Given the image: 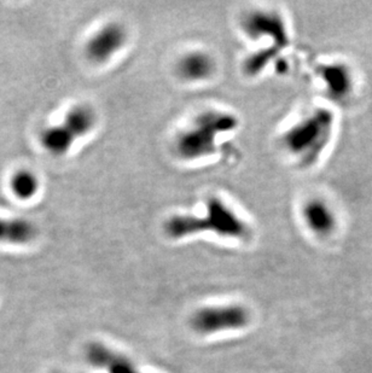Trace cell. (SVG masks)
Returning <instances> with one entry per match:
<instances>
[{"label": "cell", "instance_id": "6da1fadb", "mask_svg": "<svg viewBox=\"0 0 372 373\" xmlns=\"http://www.w3.org/2000/svg\"><path fill=\"white\" fill-rule=\"evenodd\" d=\"M165 231L172 239L185 238L204 232H212L226 238L242 239L249 233L242 217L218 197H211L207 201L204 215L177 214L169 217Z\"/></svg>", "mask_w": 372, "mask_h": 373}, {"label": "cell", "instance_id": "7a4b0ae2", "mask_svg": "<svg viewBox=\"0 0 372 373\" xmlns=\"http://www.w3.org/2000/svg\"><path fill=\"white\" fill-rule=\"evenodd\" d=\"M237 127V118L232 114L207 110L177 135L174 151L180 160L189 162L212 156L217 151L218 137L231 133Z\"/></svg>", "mask_w": 372, "mask_h": 373}, {"label": "cell", "instance_id": "3957f363", "mask_svg": "<svg viewBox=\"0 0 372 373\" xmlns=\"http://www.w3.org/2000/svg\"><path fill=\"white\" fill-rule=\"evenodd\" d=\"M333 115L326 109L313 110L286 130L281 143L286 151L303 165L319 160L333 135Z\"/></svg>", "mask_w": 372, "mask_h": 373}, {"label": "cell", "instance_id": "277c9868", "mask_svg": "<svg viewBox=\"0 0 372 373\" xmlns=\"http://www.w3.org/2000/svg\"><path fill=\"white\" fill-rule=\"evenodd\" d=\"M243 33L251 40L269 39L273 46L283 50L289 43L286 22L271 10H251L241 20Z\"/></svg>", "mask_w": 372, "mask_h": 373}, {"label": "cell", "instance_id": "5b68a950", "mask_svg": "<svg viewBox=\"0 0 372 373\" xmlns=\"http://www.w3.org/2000/svg\"><path fill=\"white\" fill-rule=\"evenodd\" d=\"M249 313L241 306L208 307L196 313L191 325L199 334H214L219 331L234 330L246 326Z\"/></svg>", "mask_w": 372, "mask_h": 373}, {"label": "cell", "instance_id": "8992f818", "mask_svg": "<svg viewBox=\"0 0 372 373\" xmlns=\"http://www.w3.org/2000/svg\"><path fill=\"white\" fill-rule=\"evenodd\" d=\"M128 34L119 22H108L91 35L85 45L86 57L95 65H104L125 48Z\"/></svg>", "mask_w": 372, "mask_h": 373}, {"label": "cell", "instance_id": "52a82bcc", "mask_svg": "<svg viewBox=\"0 0 372 373\" xmlns=\"http://www.w3.org/2000/svg\"><path fill=\"white\" fill-rule=\"evenodd\" d=\"M303 220L308 230L318 237H328L338 227V215L329 202L313 197L303 204Z\"/></svg>", "mask_w": 372, "mask_h": 373}, {"label": "cell", "instance_id": "ba28073f", "mask_svg": "<svg viewBox=\"0 0 372 373\" xmlns=\"http://www.w3.org/2000/svg\"><path fill=\"white\" fill-rule=\"evenodd\" d=\"M217 63L212 55L204 51H190L178 61L177 74L186 83H202L212 78Z\"/></svg>", "mask_w": 372, "mask_h": 373}, {"label": "cell", "instance_id": "9c48e42d", "mask_svg": "<svg viewBox=\"0 0 372 373\" xmlns=\"http://www.w3.org/2000/svg\"><path fill=\"white\" fill-rule=\"evenodd\" d=\"M319 76L331 98L343 100L350 98L354 91V76L350 67L343 63L323 65Z\"/></svg>", "mask_w": 372, "mask_h": 373}, {"label": "cell", "instance_id": "30bf717a", "mask_svg": "<svg viewBox=\"0 0 372 373\" xmlns=\"http://www.w3.org/2000/svg\"><path fill=\"white\" fill-rule=\"evenodd\" d=\"M87 360L109 373H139L124 356L112 352L100 343H93L86 351Z\"/></svg>", "mask_w": 372, "mask_h": 373}, {"label": "cell", "instance_id": "8fae6325", "mask_svg": "<svg viewBox=\"0 0 372 373\" xmlns=\"http://www.w3.org/2000/svg\"><path fill=\"white\" fill-rule=\"evenodd\" d=\"M36 233V227L29 220L0 217V242L3 243H29Z\"/></svg>", "mask_w": 372, "mask_h": 373}, {"label": "cell", "instance_id": "7c38bea8", "mask_svg": "<svg viewBox=\"0 0 372 373\" xmlns=\"http://www.w3.org/2000/svg\"><path fill=\"white\" fill-rule=\"evenodd\" d=\"M62 123L73 133L75 138H81L91 133L95 128L97 125V114L90 105H74L65 114Z\"/></svg>", "mask_w": 372, "mask_h": 373}, {"label": "cell", "instance_id": "4fadbf2b", "mask_svg": "<svg viewBox=\"0 0 372 373\" xmlns=\"http://www.w3.org/2000/svg\"><path fill=\"white\" fill-rule=\"evenodd\" d=\"M77 138L63 123L45 128L41 133V145L51 155L63 156L69 151Z\"/></svg>", "mask_w": 372, "mask_h": 373}, {"label": "cell", "instance_id": "5bb4252c", "mask_svg": "<svg viewBox=\"0 0 372 373\" xmlns=\"http://www.w3.org/2000/svg\"><path fill=\"white\" fill-rule=\"evenodd\" d=\"M10 186L16 197L21 200H29L39 190V179L29 170H18V173L13 174Z\"/></svg>", "mask_w": 372, "mask_h": 373}, {"label": "cell", "instance_id": "9a60e30c", "mask_svg": "<svg viewBox=\"0 0 372 373\" xmlns=\"http://www.w3.org/2000/svg\"><path fill=\"white\" fill-rule=\"evenodd\" d=\"M279 51H281L279 48L270 46V48L260 50L258 53H251V56H248L243 63L244 73L248 76L259 75L278 56Z\"/></svg>", "mask_w": 372, "mask_h": 373}]
</instances>
